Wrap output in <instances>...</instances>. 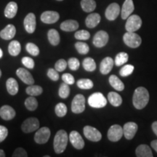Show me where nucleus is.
I'll list each match as a JSON object with an SVG mask.
<instances>
[{"label": "nucleus", "mask_w": 157, "mask_h": 157, "mask_svg": "<svg viewBox=\"0 0 157 157\" xmlns=\"http://www.w3.org/2000/svg\"><path fill=\"white\" fill-rule=\"evenodd\" d=\"M149 101V93L146 88L139 87L133 94L132 103L135 109H143L146 106Z\"/></svg>", "instance_id": "f257e3e1"}, {"label": "nucleus", "mask_w": 157, "mask_h": 157, "mask_svg": "<svg viewBox=\"0 0 157 157\" xmlns=\"http://www.w3.org/2000/svg\"><path fill=\"white\" fill-rule=\"evenodd\" d=\"M69 137L68 134L63 129L58 131L54 137V150L56 154H62L66 150Z\"/></svg>", "instance_id": "f03ea898"}, {"label": "nucleus", "mask_w": 157, "mask_h": 157, "mask_svg": "<svg viewBox=\"0 0 157 157\" xmlns=\"http://www.w3.org/2000/svg\"><path fill=\"white\" fill-rule=\"evenodd\" d=\"M88 103L92 108L101 109L106 105L107 100L101 93H95L88 98Z\"/></svg>", "instance_id": "7ed1b4c3"}, {"label": "nucleus", "mask_w": 157, "mask_h": 157, "mask_svg": "<svg viewBox=\"0 0 157 157\" xmlns=\"http://www.w3.org/2000/svg\"><path fill=\"white\" fill-rule=\"evenodd\" d=\"M123 40L124 44L131 48H137L141 44L142 40L140 36L135 32L127 31L123 36Z\"/></svg>", "instance_id": "20e7f679"}, {"label": "nucleus", "mask_w": 157, "mask_h": 157, "mask_svg": "<svg viewBox=\"0 0 157 157\" xmlns=\"http://www.w3.org/2000/svg\"><path fill=\"white\" fill-rule=\"evenodd\" d=\"M127 20L126 25H125V29L127 31L135 32L140 29L142 25V20L140 16L137 15H132Z\"/></svg>", "instance_id": "39448f33"}, {"label": "nucleus", "mask_w": 157, "mask_h": 157, "mask_svg": "<svg viewBox=\"0 0 157 157\" xmlns=\"http://www.w3.org/2000/svg\"><path fill=\"white\" fill-rule=\"evenodd\" d=\"M85 109V98L82 94H78L74 98L71 103V111L74 113H81Z\"/></svg>", "instance_id": "423d86ee"}, {"label": "nucleus", "mask_w": 157, "mask_h": 157, "mask_svg": "<svg viewBox=\"0 0 157 157\" xmlns=\"http://www.w3.org/2000/svg\"><path fill=\"white\" fill-rule=\"evenodd\" d=\"M39 127V121L35 117H30L25 119L21 125V129L25 133H30L36 131Z\"/></svg>", "instance_id": "0eeeda50"}, {"label": "nucleus", "mask_w": 157, "mask_h": 157, "mask_svg": "<svg viewBox=\"0 0 157 157\" xmlns=\"http://www.w3.org/2000/svg\"><path fill=\"white\" fill-rule=\"evenodd\" d=\"M83 132L86 138L93 142H98L102 138V135L100 131L93 127L85 126L84 127Z\"/></svg>", "instance_id": "6e6552de"}, {"label": "nucleus", "mask_w": 157, "mask_h": 157, "mask_svg": "<svg viewBox=\"0 0 157 157\" xmlns=\"http://www.w3.org/2000/svg\"><path fill=\"white\" fill-rule=\"evenodd\" d=\"M50 129L47 127H42L34 135V140L38 144H44L50 139Z\"/></svg>", "instance_id": "1a4fd4ad"}, {"label": "nucleus", "mask_w": 157, "mask_h": 157, "mask_svg": "<svg viewBox=\"0 0 157 157\" xmlns=\"http://www.w3.org/2000/svg\"><path fill=\"white\" fill-rule=\"evenodd\" d=\"M109 36L105 31H99L93 37V44L98 48H101L105 46L109 42Z\"/></svg>", "instance_id": "9d476101"}, {"label": "nucleus", "mask_w": 157, "mask_h": 157, "mask_svg": "<svg viewBox=\"0 0 157 157\" xmlns=\"http://www.w3.org/2000/svg\"><path fill=\"white\" fill-rule=\"evenodd\" d=\"M123 135V128H121V127L119 124L112 125L108 131V138L112 142L119 141Z\"/></svg>", "instance_id": "9b49d317"}, {"label": "nucleus", "mask_w": 157, "mask_h": 157, "mask_svg": "<svg viewBox=\"0 0 157 157\" xmlns=\"http://www.w3.org/2000/svg\"><path fill=\"white\" fill-rule=\"evenodd\" d=\"M23 25L25 31L29 34H33L36 30V16L34 13H29L26 15L23 21Z\"/></svg>", "instance_id": "f8f14e48"}, {"label": "nucleus", "mask_w": 157, "mask_h": 157, "mask_svg": "<svg viewBox=\"0 0 157 157\" xmlns=\"http://www.w3.org/2000/svg\"><path fill=\"white\" fill-rule=\"evenodd\" d=\"M69 140L71 145L73 146L76 149L78 150H81L84 148V141L78 132L74 130L71 131L69 135Z\"/></svg>", "instance_id": "ddd939ff"}, {"label": "nucleus", "mask_w": 157, "mask_h": 157, "mask_svg": "<svg viewBox=\"0 0 157 157\" xmlns=\"http://www.w3.org/2000/svg\"><path fill=\"white\" fill-rule=\"evenodd\" d=\"M120 13V7L117 3H112L105 10V15L109 21H114Z\"/></svg>", "instance_id": "4468645a"}, {"label": "nucleus", "mask_w": 157, "mask_h": 157, "mask_svg": "<svg viewBox=\"0 0 157 157\" xmlns=\"http://www.w3.org/2000/svg\"><path fill=\"white\" fill-rule=\"evenodd\" d=\"M60 18V15L56 11H45L41 15V21L47 24L56 23Z\"/></svg>", "instance_id": "2eb2a0df"}, {"label": "nucleus", "mask_w": 157, "mask_h": 157, "mask_svg": "<svg viewBox=\"0 0 157 157\" xmlns=\"http://www.w3.org/2000/svg\"><path fill=\"white\" fill-rule=\"evenodd\" d=\"M137 124L135 122H127L124 125L123 127V132L124 137L127 140H131L135 137L137 131Z\"/></svg>", "instance_id": "dca6fc26"}, {"label": "nucleus", "mask_w": 157, "mask_h": 157, "mask_svg": "<svg viewBox=\"0 0 157 157\" xmlns=\"http://www.w3.org/2000/svg\"><path fill=\"white\" fill-rule=\"evenodd\" d=\"M16 74L18 76L20 79L25 84H29V85H31L34 84V79L33 78L32 75H31L30 72L27 71L25 68H20L16 71Z\"/></svg>", "instance_id": "f3484780"}, {"label": "nucleus", "mask_w": 157, "mask_h": 157, "mask_svg": "<svg viewBox=\"0 0 157 157\" xmlns=\"http://www.w3.org/2000/svg\"><path fill=\"white\" fill-rule=\"evenodd\" d=\"M135 10L134 3L132 0H125L122 5L121 16L123 20H126L130 16Z\"/></svg>", "instance_id": "a211bd4d"}, {"label": "nucleus", "mask_w": 157, "mask_h": 157, "mask_svg": "<svg viewBox=\"0 0 157 157\" xmlns=\"http://www.w3.org/2000/svg\"><path fill=\"white\" fill-rule=\"evenodd\" d=\"M15 111L10 105H3L0 109V117L4 120H12L15 117Z\"/></svg>", "instance_id": "6ab92c4d"}, {"label": "nucleus", "mask_w": 157, "mask_h": 157, "mask_svg": "<svg viewBox=\"0 0 157 157\" xmlns=\"http://www.w3.org/2000/svg\"><path fill=\"white\" fill-rule=\"evenodd\" d=\"M114 61L110 57H106L102 60L100 65V71L102 74H108L110 73L111 70H112Z\"/></svg>", "instance_id": "aec40b11"}, {"label": "nucleus", "mask_w": 157, "mask_h": 157, "mask_svg": "<svg viewBox=\"0 0 157 157\" xmlns=\"http://www.w3.org/2000/svg\"><path fill=\"white\" fill-rule=\"evenodd\" d=\"M16 29L13 24H9L0 31V37L5 40H10L15 36Z\"/></svg>", "instance_id": "412c9836"}, {"label": "nucleus", "mask_w": 157, "mask_h": 157, "mask_svg": "<svg viewBox=\"0 0 157 157\" xmlns=\"http://www.w3.org/2000/svg\"><path fill=\"white\" fill-rule=\"evenodd\" d=\"M101 15L98 13H91L87 17L85 20V24L90 29H93L101 22Z\"/></svg>", "instance_id": "4be33fe9"}, {"label": "nucleus", "mask_w": 157, "mask_h": 157, "mask_svg": "<svg viewBox=\"0 0 157 157\" xmlns=\"http://www.w3.org/2000/svg\"><path fill=\"white\" fill-rule=\"evenodd\" d=\"M78 28V23L76 21L74 20H67L65 21L60 24V29L62 31H67V32H70V31H76Z\"/></svg>", "instance_id": "5701e85b"}, {"label": "nucleus", "mask_w": 157, "mask_h": 157, "mask_svg": "<svg viewBox=\"0 0 157 157\" xmlns=\"http://www.w3.org/2000/svg\"><path fill=\"white\" fill-rule=\"evenodd\" d=\"M6 87L8 93L11 95H15L19 90L18 83L14 78H9L6 82Z\"/></svg>", "instance_id": "b1692460"}, {"label": "nucleus", "mask_w": 157, "mask_h": 157, "mask_svg": "<svg viewBox=\"0 0 157 157\" xmlns=\"http://www.w3.org/2000/svg\"><path fill=\"white\" fill-rule=\"evenodd\" d=\"M137 157H153L151 149L147 145H140L135 151Z\"/></svg>", "instance_id": "393cba45"}, {"label": "nucleus", "mask_w": 157, "mask_h": 157, "mask_svg": "<svg viewBox=\"0 0 157 157\" xmlns=\"http://www.w3.org/2000/svg\"><path fill=\"white\" fill-rule=\"evenodd\" d=\"M17 5L15 2H10L7 4L5 10V15L7 18H13L17 14Z\"/></svg>", "instance_id": "a878e982"}, {"label": "nucleus", "mask_w": 157, "mask_h": 157, "mask_svg": "<svg viewBox=\"0 0 157 157\" xmlns=\"http://www.w3.org/2000/svg\"><path fill=\"white\" fill-rule=\"evenodd\" d=\"M108 99L113 106L118 107L122 103V98L119 94L115 93V92H110L108 94Z\"/></svg>", "instance_id": "bb28decb"}, {"label": "nucleus", "mask_w": 157, "mask_h": 157, "mask_svg": "<svg viewBox=\"0 0 157 157\" xmlns=\"http://www.w3.org/2000/svg\"><path fill=\"white\" fill-rule=\"evenodd\" d=\"M109 83L111 87L118 91H122L124 89V84L116 75H111L110 76Z\"/></svg>", "instance_id": "cd10ccee"}, {"label": "nucleus", "mask_w": 157, "mask_h": 157, "mask_svg": "<svg viewBox=\"0 0 157 157\" xmlns=\"http://www.w3.org/2000/svg\"><path fill=\"white\" fill-rule=\"evenodd\" d=\"M48 40L50 43L53 46H57L60 43V34L56 29H50L48 31Z\"/></svg>", "instance_id": "c85d7f7f"}, {"label": "nucleus", "mask_w": 157, "mask_h": 157, "mask_svg": "<svg viewBox=\"0 0 157 157\" xmlns=\"http://www.w3.org/2000/svg\"><path fill=\"white\" fill-rule=\"evenodd\" d=\"M21 46L18 41L13 40L10 43L8 46V52L12 56H18L21 52Z\"/></svg>", "instance_id": "c756f323"}, {"label": "nucleus", "mask_w": 157, "mask_h": 157, "mask_svg": "<svg viewBox=\"0 0 157 157\" xmlns=\"http://www.w3.org/2000/svg\"><path fill=\"white\" fill-rule=\"evenodd\" d=\"M81 7L86 13H91L96 8V2L95 0H82Z\"/></svg>", "instance_id": "7c9ffc66"}, {"label": "nucleus", "mask_w": 157, "mask_h": 157, "mask_svg": "<svg viewBox=\"0 0 157 157\" xmlns=\"http://www.w3.org/2000/svg\"><path fill=\"white\" fill-rule=\"evenodd\" d=\"M25 106L31 111H34L38 107V102L34 96H30L25 101Z\"/></svg>", "instance_id": "2f4dec72"}, {"label": "nucleus", "mask_w": 157, "mask_h": 157, "mask_svg": "<svg viewBox=\"0 0 157 157\" xmlns=\"http://www.w3.org/2000/svg\"><path fill=\"white\" fill-rule=\"evenodd\" d=\"M84 70L87 71L92 72L96 69V63L94 59L92 58H86L82 63Z\"/></svg>", "instance_id": "473e14b6"}, {"label": "nucleus", "mask_w": 157, "mask_h": 157, "mask_svg": "<svg viewBox=\"0 0 157 157\" xmlns=\"http://www.w3.org/2000/svg\"><path fill=\"white\" fill-rule=\"evenodd\" d=\"M25 92L28 95L31 96H37L41 95L43 92V89L42 87L38 85H29L28 87L25 89Z\"/></svg>", "instance_id": "72a5a7b5"}, {"label": "nucleus", "mask_w": 157, "mask_h": 157, "mask_svg": "<svg viewBox=\"0 0 157 157\" xmlns=\"http://www.w3.org/2000/svg\"><path fill=\"white\" fill-rule=\"evenodd\" d=\"M77 86L82 90H90L93 87V82L89 78H81L78 80Z\"/></svg>", "instance_id": "f704fd0d"}, {"label": "nucleus", "mask_w": 157, "mask_h": 157, "mask_svg": "<svg viewBox=\"0 0 157 157\" xmlns=\"http://www.w3.org/2000/svg\"><path fill=\"white\" fill-rule=\"evenodd\" d=\"M128 58H129V56L126 52H119V53H118L117 55V56H116L115 58L114 63L116 66H121L124 63H126L127 60H128Z\"/></svg>", "instance_id": "c9c22d12"}, {"label": "nucleus", "mask_w": 157, "mask_h": 157, "mask_svg": "<svg viewBox=\"0 0 157 157\" xmlns=\"http://www.w3.org/2000/svg\"><path fill=\"white\" fill-rule=\"evenodd\" d=\"M75 48L77 50V52L81 55H86L89 52L90 48L87 44L84 42H78L75 44Z\"/></svg>", "instance_id": "e433bc0d"}, {"label": "nucleus", "mask_w": 157, "mask_h": 157, "mask_svg": "<svg viewBox=\"0 0 157 157\" xmlns=\"http://www.w3.org/2000/svg\"><path fill=\"white\" fill-rule=\"evenodd\" d=\"M58 94L59 96L61 98H68L70 94V87L68 86V84L65 83V82L60 84V88H59Z\"/></svg>", "instance_id": "4c0bfd02"}, {"label": "nucleus", "mask_w": 157, "mask_h": 157, "mask_svg": "<svg viewBox=\"0 0 157 157\" xmlns=\"http://www.w3.org/2000/svg\"><path fill=\"white\" fill-rule=\"evenodd\" d=\"M55 111L58 117H63L67 113V107L64 103H59L56 105Z\"/></svg>", "instance_id": "58836bf2"}, {"label": "nucleus", "mask_w": 157, "mask_h": 157, "mask_svg": "<svg viewBox=\"0 0 157 157\" xmlns=\"http://www.w3.org/2000/svg\"><path fill=\"white\" fill-rule=\"evenodd\" d=\"M25 48H26L27 52H28L30 55H31V56H39V49L36 44H34V43H31V42L28 43V44H26V46H25Z\"/></svg>", "instance_id": "ea45409f"}, {"label": "nucleus", "mask_w": 157, "mask_h": 157, "mask_svg": "<svg viewBox=\"0 0 157 157\" xmlns=\"http://www.w3.org/2000/svg\"><path fill=\"white\" fill-rule=\"evenodd\" d=\"M134 66L132 65H126V66H123L121 68L120 71H119V74L123 77H126L127 76H129L130 74H132L133 71H134Z\"/></svg>", "instance_id": "a19ab883"}, {"label": "nucleus", "mask_w": 157, "mask_h": 157, "mask_svg": "<svg viewBox=\"0 0 157 157\" xmlns=\"http://www.w3.org/2000/svg\"><path fill=\"white\" fill-rule=\"evenodd\" d=\"M74 37L78 40H87L90 39V34L89 31L86 30L77 31L74 34Z\"/></svg>", "instance_id": "79ce46f5"}, {"label": "nucleus", "mask_w": 157, "mask_h": 157, "mask_svg": "<svg viewBox=\"0 0 157 157\" xmlns=\"http://www.w3.org/2000/svg\"><path fill=\"white\" fill-rule=\"evenodd\" d=\"M68 67L72 71H76L78 69L80 66V63L78 60L76 58H71L69 60H68Z\"/></svg>", "instance_id": "37998d69"}, {"label": "nucleus", "mask_w": 157, "mask_h": 157, "mask_svg": "<svg viewBox=\"0 0 157 157\" xmlns=\"http://www.w3.org/2000/svg\"><path fill=\"white\" fill-rule=\"evenodd\" d=\"M68 66V63L64 60V59H60L58 61L56 62V65H55V68L58 71V72H62L66 69Z\"/></svg>", "instance_id": "c03bdc74"}, {"label": "nucleus", "mask_w": 157, "mask_h": 157, "mask_svg": "<svg viewBox=\"0 0 157 157\" xmlns=\"http://www.w3.org/2000/svg\"><path fill=\"white\" fill-rule=\"evenodd\" d=\"M21 62H22V63L24 65L25 67H27L28 68L32 69V68H34V60L31 58H29V57H23L22 60H21Z\"/></svg>", "instance_id": "a18cd8bd"}, {"label": "nucleus", "mask_w": 157, "mask_h": 157, "mask_svg": "<svg viewBox=\"0 0 157 157\" xmlns=\"http://www.w3.org/2000/svg\"><path fill=\"white\" fill-rule=\"evenodd\" d=\"M48 76L52 81H58L59 79V74L58 73V71L54 69V68H50L48 70Z\"/></svg>", "instance_id": "49530a36"}, {"label": "nucleus", "mask_w": 157, "mask_h": 157, "mask_svg": "<svg viewBox=\"0 0 157 157\" xmlns=\"http://www.w3.org/2000/svg\"><path fill=\"white\" fill-rule=\"evenodd\" d=\"M62 79L65 83L68 84V85H71V84H74V77L71 74H63L62 75Z\"/></svg>", "instance_id": "de8ad7c7"}, {"label": "nucleus", "mask_w": 157, "mask_h": 157, "mask_svg": "<svg viewBox=\"0 0 157 157\" xmlns=\"http://www.w3.org/2000/svg\"><path fill=\"white\" fill-rule=\"evenodd\" d=\"M13 157H26L28 156L27 152L23 148H17L15 149V151L13 152Z\"/></svg>", "instance_id": "09e8293b"}, {"label": "nucleus", "mask_w": 157, "mask_h": 157, "mask_svg": "<svg viewBox=\"0 0 157 157\" xmlns=\"http://www.w3.org/2000/svg\"><path fill=\"white\" fill-rule=\"evenodd\" d=\"M8 135V129L7 127L0 125V143H2L6 139Z\"/></svg>", "instance_id": "8fccbe9b"}, {"label": "nucleus", "mask_w": 157, "mask_h": 157, "mask_svg": "<svg viewBox=\"0 0 157 157\" xmlns=\"http://www.w3.org/2000/svg\"><path fill=\"white\" fill-rule=\"evenodd\" d=\"M151 127H152L153 131H154V132L156 135V136H157V121H154V122L152 124Z\"/></svg>", "instance_id": "3c124183"}, {"label": "nucleus", "mask_w": 157, "mask_h": 157, "mask_svg": "<svg viewBox=\"0 0 157 157\" xmlns=\"http://www.w3.org/2000/svg\"><path fill=\"white\" fill-rule=\"evenodd\" d=\"M151 147L154 149L155 151L157 152V140H153L151 143Z\"/></svg>", "instance_id": "603ef678"}, {"label": "nucleus", "mask_w": 157, "mask_h": 157, "mask_svg": "<svg viewBox=\"0 0 157 157\" xmlns=\"http://www.w3.org/2000/svg\"><path fill=\"white\" fill-rule=\"evenodd\" d=\"M5 153L3 150L0 149V157H5Z\"/></svg>", "instance_id": "864d4df0"}, {"label": "nucleus", "mask_w": 157, "mask_h": 157, "mask_svg": "<svg viewBox=\"0 0 157 157\" xmlns=\"http://www.w3.org/2000/svg\"><path fill=\"white\" fill-rule=\"evenodd\" d=\"M2 56H3V52H2V49L0 48V58L2 57Z\"/></svg>", "instance_id": "5fc2aeb1"}, {"label": "nucleus", "mask_w": 157, "mask_h": 157, "mask_svg": "<svg viewBox=\"0 0 157 157\" xmlns=\"http://www.w3.org/2000/svg\"><path fill=\"white\" fill-rule=\"evenodd\" d=\"M1 76H2V71L0 69V77H1Z\"/></svg>", "instance_id": "6e6d98bb"}, {"label": "nucleus", "mask_w": 157, "mask_h": 157, "mask_svg": "<svg viewBox=\"0 0 157 157\" xmlns=\"http://www.w3.org/2000/svg\"><path fill=\"white\" fill-rule=\"evenodd\" d=\"M57 1H63V0H57Z\"/></svg>", "instance_id": "4d7b16f0"}]
</instances>
